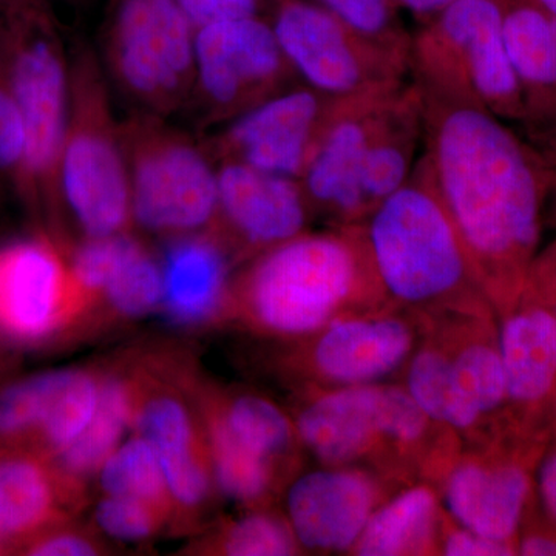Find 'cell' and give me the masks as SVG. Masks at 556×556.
<instances>
[{"label":"cell","mask_w":556,"mask_h":556,"mask_svg":"<svg viewBox=\"0 0 556 556\" xmlns=\"http://www.w3.org/2000/svg\"><path fill=\"white\" fill-rule=\"evenodd\" d=\"M424 94V156L479 285L503 317L517 306L546 226L552 169L517 127Z\"/></svg>","instance_id":"cell-1"},{"label":"cell","mask_w":556,"mask_h":556,"mask_svg":"<svg viewBox=\"0 0 556 556\" xmlns=\"http://www.w3.org/2000/svg\"><path fill=\"white\" fill-rule=\"evenodd\" d=\"M390 305L358 223L308 230L244 262L230 281L225 316L274 342Z\"/></svg>","instance_id":"cell-2"},{"label":"cell","mask_w":556,"mask_h":556,"mask_svg":"<svg viewBox=\"0 0 556 556\" xmlns=\"http://www.w3.org/2000/svg\"><path fill=\"white\" fill-rule=\"evenodd\" d=\"M289 415L320 466L365 467L402 484L441 485L464 445L401 382L294 394Z\"/></svg>","instance_id":"cell-3"},{"label":"cell","mask_w":556,"mask_h":556,"mask_svg":"<svg viewBox=\"0 0 556 556\" xmlns=\"http://www.w3.org/2000/svg\"><path fill=\"white\" fill-rule=\"evenodd\" d=\"M424 152V150H422ZM388 302L427 316L493 313L426 156L362 223Z\"/></svg>","instance_id":"cell-4"},{"label":"cell","mask_w":556,"mask_h":556,"mask_svg":"<svg viewBox=\"0 0 556 556\" xmlns=\"http://www.w3.org/2000/svg\"><path fill=\"white\" fill-rule=\"evenodd\" d=\"M0 67L20 109L25 161L20 195L61 215L58 166L67 126L72 54L47 0H0Z\"/></svg>","instance_id":"cell-5"},{"label":"cell","mask_w":556,"mask_h":556,"mask_svg":"<svg viewBox=\"0 0 556 556\" xmlns=\"http://www.w3.org/2000/svg\"><path fill=\"white\" fill-rule=\"evenodd\" d=\"M401 383L464 445L500 431L507 422V393L496 314L428 316Z\"/></svg>","instance_id":"cell-6"},{"label":"cell","mask_w":556,"mask_h":556,"mask_svg":"<svg viewBox=\"0 0 556 556\" xmlns=\"http://www.w3.org/2000/svg\"><path fill=\"white\" fill-rule=\"evenodd\" d=\"M108 76L90 50L72 51L67 126L58 166L61 214L84 237L127 232L130 179L121 124L110 104Z\"/></svg>","instance_id":"cell-7"},{"label":"cell","mask_w":556,"mask_h":556,"mask_svg":"<svg viewBox=\"0 0 556 556\" xmlns=\"http://www.w3.org/2000/svg\"><path fill=\"white\" fill-rule=\"evenodd\" d=\"M409 73L420 91L485 110L518 127L521 89L503 35V0H463L412 36Z\"/></svg>","instance_id":"cell-8"},{"label":"cell","mask_w":556,"mask_h":556,"mask_svg":"<svg viewBox=\"0 0 556 556\" xmlns=\"http://www.w3.org/2000/svg\"><path fill=\"white\" fill-rule=\"evenodd\" d=\"M199 412L215 484L244 508L269 507L303 468L291 415L249 390H204Z\"/></svg>","instance_id":"cell-9"},{"label":"cell","mask_w":556,"mask_h":556,"mask_svg":"<svg viewBox=\"0 0 556 556\" xmlns=\"http://www.w3.org/2000/svg\"><path fill=\"white\" fill-rule=\"evenodd\" d=\"M427 325V314L394 305L338 318L309 334L274 340L270 368L294 394L401 382Z\"/></svg>","instance_id":"cell-10"},{"label":"cell","mask_w":556,"mask_h":556,"mask_svg":"<svg viewBox=\"0 0 556 556\" xmlns=\"http://www.w3.org/2000/svg\"><path fill=\"white\" fill-rule=\"evenodd\" d=\"M129 167L131 218L174 240L214 229L217 161L166 118L135 113L121 124Z\"/></svg>","instance_id":"cell-11"},{"label":"cell","mask_w":556,"mask_h":556,"mask_svg":"<svg viewBox=\"0 0 556 556\" xmlns=\"http://www.w3.org/2000/svg\"><path fill=\"white\" fill-rule=\"evenodd\" d=\"M195 33L177 0H116L105 28V76L137 113L167 119L192 102Z\"/></svg>","instance_id":"cell-12"},{"label":"cell","mask_w":556,"mask_h":556,"mask_svg":"<svg viewBox=\"0 0 556 556\" xmlns=\"http://www.w3.org/2000/svg\"><path fill=\"white\" fill-rule=\"evenodd\" d=\"M551 434V430L507 426L484 441L463 445L439 485L450 517L517 548L519 527L533 501L538 464Z\"/></svg>","instance_id":"cell-13"},{"label":"cell","mask_w":556,"mask_h":556,"mask_svg":"<svg viewBox=\"0 0 556 556\" xmlns=\"http://www.w3.org/2000/svg\"><path fill=\"white\" fill-rule=\"evenodd\" d=\"M274 33L299 83L331 98L405 80L409 62L358 36L317 3L283 0Z\"/></svg>","instance_id":"cell-14"},{"label":"cell","mask_w":556,"mask_h":556,"mask_svg":"<svg viewBox=\"0 0 556 556\" xmlns=\"http://www.w3.org/2000/svg\"><path fill=\"white\" fill-rule=\"evenodd\" d=\"M295 75L273 25L257 16L207 25L195 33L192 102L201 119L225 124L278 91Z\"/></svg>","instance_id":"cell-15"},{"label":"cell","mask_w":556,"mask_h":556,"mask_svg":"<svg viewBox=\"0 0 556 556\" xmlns=\"http://www.w3.org/2000/svg\"><path fill=\"white\" fill-rule=\"evenodd\" d=\"M404 83L329 101L299 178L314 218L324 219L329 228L358 225L367 218L358 190L362 160L383 109Z\"/></svg>","instance_id":"cell-16"},{"label":"cell","mask_w":556,"mask_h":556,"mask_svg":"<svg viewBox=\"0 0 556 556\" xmlns=\"http://www.w3.org/2000/svg\"><path fill=\"white\" fill-rule=\"evenodd\" d=\"M405 485L365 467L317 464L287 486L283 514L303 551L350 555L375 511Z\"/></svg>","instance_id":"cell-17"},{"label":"cell","mask_w":556,"mask_h":556,"mask_svg":"<svg viewBox=\"0 0 556 556\" xmlns=\"http://www.w3.org/2000/svg\"><path fill=\"white\" fill-rule=\"evenodd\" d=\"M89 305L68 260L49 237L0 247V329L10 339L38 343L54 338Z\"/></svg>","instance_id":"cell-18"},{"label":"cell","mask_w":556,"mask_h":556,"mask_svg":"<svg viewBox=\"0 0 556 556\" xmlns=\"http://www.w3.org/2000/svg\"><path fill=\"white\" fill-rule=\"evenodd\" d=\"M218 214L214 232L237 263L308 232V200L298 178L217 161Z\"/></svg>","instance_id":"cell-19"},{"label":"cell","mask_w":556,"mask_h":556,"mask_svg":"<svg viewBox=\"0 0 556 556\" xmlns=\"http://www.w3.org/2000/svg\"><path fill=\"white\" fill-rule=\"evenodd\" d=\"M331 98L298 83L225 123L212 142L215 161L300 178Z\"/></svg>","instance_id":"cell-20"},{"label":"cell","mask_w":556,"mask_h":556,"mask_svg":"<svg viewBox=\"0 0 556 556\" xmlns=\"http://www.w3.org/2000/svg\"><path fill=\"white\" fill-rule=\"evenodd\" d=\"M131 427L159 453L174 503V515L197 517L214 495V473L203 424L193 415L185 394L152 375L130 378Z\"/></svg>","instance_id":"cell-21"},{"label":"cell","mask_w":556,"mask_h":556,"mask_svg":"<svg viewBox=\"0 0 556 556\" xmlns=\"http://www.w3.org/2000/svg\"><path fill=\"white\" fill-rule=\"evenodd\" d=\"M497 324L507 422L525 430H551L556 397V316L546 306L521 298Z\"/></svg>","instance_id":"cell-22"},{"label":"cell","mask_w":556,"mask_h":556,"mask_svg":"<svg viewBox=\"0 0 556 556\" xmlns=\"http://www.w3.org/2000/svg\"><path fill=\"white\" fill-rule=\"evenodd\" d=\"M233 263L214 230L172 240L161 262V305L167 316L182 327H197L226 314Z\"/></svg>","instance_id":"cell-23"},{"label":"cell","mask_w":556,"mask_h":556,"mask_svg":"<svg viewBox=\"0 0 556 556\" xmlns=\"http://www.w3.org/2000/svg\"><path fill=\"white\" fill-rule=\"evenodd\" d=\"M420 149L424 94L415 83H404L383 109L362 160L358 190L367 218L408 181L420 159Z\"/></svg>","instance_id":"cell-24"},{"label":"cell","mask_w":556,"mask_h":556,"mask_svg":"<svg viewBox=\"0 0 556 556\" xmlns=\"http://www.w3.org/2000/svg\"><path fill=\"white\" fill-rule=\"evenodd\" d=\"M445 517L439 485L402 486L375 511L350 555L439 556Z\"/></svg>","instance_id":"cell-25"},{"label":"cell","mask_w":556,"mask_h":556,"mask_svg":"<svg viewBox=\"0 0 556 556\" xmlns=\"http://www.w3.org/2000/svg\"><path fill=\"white\" fill-rule=\"evenodd\" d=\"M65 501L72 500L46 457L17 452L0 456V554L46 532Z\"/></svg>","instance_id":"cell-26"},{"label":"cell","mask_w":556,"mask_h":556,"mask_svg":"<svg viewBox=\"0 0 556 556\" xmlns=\"http://www.w3.org/2000/svg\"><path fill=\"white\" fill-rule=\"evenodd\" d=\"M503 35L522 94L525 129L546 104L554 73L552 17L533 0H503Z\"/></svg>","instance_id":"cell-27"},{"label":"cell","mask_w":556,"mask_h":556,"mask_svg":"<svg viewBox=\"0 0 556 556\" xmlns=\"http://www.w3.org/2000/svg\"><path fill=\"white\" fill-rule=\"evenodd\" d=\"M131 407L130 378L112 375L101 379L100 402L89 427L61 455L51 459V467L72 501L79 495L84 482L94 477L119 447L121 438L131 424Z\"/></svg>","instance_id":"cell-28"},{"label":"cell","mask_w":556,"mask_h":556,"mask_svg":"<svg viewBox=\"0 0 556 556\" xmlns=\"http://www.w3.org/2000/svg\"><path fill=\"white\" fill-rule=\"evenodd\" d=\"M105 495L130 497L156 508L167 521L174 517V503L159 453L148 439L124 442L100 470Z\"/></svg>","instance_id":"cell-29"},{"label":"cell","mask_w":556,"mask_h":556,"mask_svg":"<svg viewBox=\"0 0 556 556\" xmlns=\"http://www.w3.org/2000/svg\"><path fill=\"white\" fill-rule=\"evenodd\" d=\"M101 379L86 369H67L35 442L43 457H56L89 427L98 402Z\"/></svg>","instance_id":"cell-30"},{"label":"cell","mask_w":556,"mask_h":556,"mask_svg":"<svg viewBox=\"0 0 556 556\" xmlns=\"http://www.w3.org/2000/svg\"><path fill=\"white\" fill-rule=\"evenodd\" d=\"M101 299L123 317L148 316L163 300V270L144 243L127 236Z\"/></svg>","instance_id":"cell-31"},{"label":"cell","mask_w":556,"mask_h":556,"mask_svg":"<svg viewBox=\"0 0 556 556\" xmlns=\"http://www.w3.org/2000/svg\"><path fill=\"white\" fill-rule=\"evenodd\" d=\"M211 551L230 556L302 555L294 530L285 514L273 507L248 508L243 517L232 519L211 540Z\"/></svg>","instance_id":"cell-32"},{"label":"cell","mask_w":556,"mask_h":556,"mask_svg":"<svg viewBox=\"0 0 556 556\" xmlns=\"http://www.w3.org/2000/svg\"><path fill=\"white\" fill-rule=\"evenodd\" d=\"M67 369L40 372L17 380L0 391V445L14 447L35 442L49 413L51 401Z\"/></svg>","instance_id":"cell-33"},{"label":"cell","mask_w":556,"mask_h":556,"mask_svg":"<svg viewBox=\"0 0 556 556\" xmlns=\"http://www.w3.org/2000/svg\"><path fill=\"white\" fill-rule=\"evenodd\" d=\"M317 5L329 11L368 42L409 62L412 36L399 20L393 0H317Z\"/></svg>","instance_id":"cell-34"},{"label":"cell","mask_w":556,"mask_h":556,"mask_svg":"<svg viewBox=\"0 0 556 556\" xmlns=\"http://www.w3.org/2000/svg\"><path fill=\"white\" fill-rule=\"evenodd\" d=\"M94 519L105 535L121 541L149 540L167 519L156 508L130 497L105 495L94 510Z\"/></svg>","instance_id":"cell-35"},{"label":"cell","mask_w":556,"mask_h":556,"mask_svg":"<svg viewBox=\"0 0 556 556\" xmlns=\"http://www.w3.org/2000/svg\"><path fill=\"white\" fill-rule=\"evenodd\" d=\"M24 161V123L0 67V186H10L20 192Z\"/></svg>","instance_id":"cell-36"},{"label":"cell","mask_w":556,"mask_h":556,"mask_svg":"<svg viewBox=\"0 0 556 556\" xmlns=\"http://www.w3.org/2000/svg\"><path fill=\"white\" fill-rule=\"evenodd\" d=\"M517 555L511 544L490 540L475 530L460 526L455 519L445 517L442 526L439 556H510Z\"/></svg>","instance_id":"cell-37"},{"label":"cell","mask_w":556,"mask_h":556,"mask_svg":"<svg viewBox=\"0 0 556 556\" xmlns=\"http://www.w3.org/2000/svg\"><path fill=\"white\" fill-rule=\"evenodd\" d=\"M195 30L207 25L257 16L260 0H177Z\"/></svg>","instance_id":"cell-38"},{"label":"cell","mask_w":556,"mask_h":556,"mask_svg":"<svg viewBox=\"0 0 556 556\" xmlns=\"http://www.w3.org/2000/svg\"><path fill=\"white\" fill-rule=\"evenodd\" d=\"M521 298L546 306L556 316V240L538 251L527 274Z\"/></svg>","instance_id":"cell-39"},{"label":"cell","mask_w":556,"mask_h":556,"mask_svg":"<svg viewBox=\"0 0 556 556\" xmlns=\"http://www.w3.org/2000/svg\"><path fill=\"white\" fill-rule=\"evenodd\" d=\"M25 554L36 556L98 555L100 546L93 538L76 530H50L28 541Z\"/></svg>","instance_id":"cell-40"},{"label":"cell","mask_w":556,"mask_h":556,"mask_svg":"<svg viewBox=\"0 0 556 556\" xmlns=\"http://www.w3.org/2000/svg\"><path fill=\"white\" fill-rule=\"evenodd\" d=\"M554 30L555 61L552 73L551 90H548L546 104L529 126L521 130L522 137L530 142L546 159L548 166L556 159V20L552 17Z\"/></svg>","instance_id":"cell-41"},{"label":"cell","mask_w":556,"mask_h":556,"mask_svg":"<svg viewBox=\"0 0 556 556\" xmlns=\"http://www.w3.org/2000/svg\"><path fill=\"white\" fill-rule=\"evenodd\" d=\"M530 507L519 527L517 555L556 556V522L546 514L543 519L536 518Z\"/></svg>","instance_id":"cell-42"},{"label":"cell","mask_w":556,"mask_h":556,"mask_svg":"<svg viewBox=\"0 0 556 556\" xmlns=\"http://www.w3.org/2000/svg\"><path fill=\"white\" fill-rule=\"evenodd\" d=\"M397 9H405L428 21L463 0H393Z\"/></svg>","instance_id":"cell-43"},{"label":"cell","mask_w":556,"mask_h":556,"mask_svg":"<svg viewBox=\"0 0 556 556\" xmlns=\"http://www.w3.org/2000/svg\"><path fill=\"white\" fill-rule=\"evenodd\" d=\"M552 178L551 188H548V195L546 201V226L556 229V159L551 164Z\"/></svg>","instance_id":"cell-44"},{"label":"cell","mask_w":556,"mask_h":556,"mask_svg":"<svg viewBox=\"0 0 556 556\" xmlns=\"http://www.w3.org/2000/svg\"><path fill=\"white\" fill-rule=\"evenodd\" d=\"M544 13H547L548 16L555 17L556 20V0H533Z\"/></svg>","instance_id":"cell-45"},{"label":"cell","mask_w":556,"mask_h":556,"mask_svg":"<svg viewBox=\"0 0 556 556\" xmlns=\"http://www.w3.org/2000/svg\"><path fill=\"white\" fill-rule=\"evenodd\" d=\"M551 430L552 431H556V397H555V401H554V405H552Z\"/></svg>","instance_id":"cell-46"},{"label":"cell","mask_w":556,"mask_h":556,"mask_svg":"<svg viewBox=\"0 0 556 556\" xmlns=\"http://www.w3.org/2000/svg\"><path fill=\"white\" fill-rule=\"evenodd\" d=\"M47 2H51V0H47Z\"/></svg>","instance_id":"cell-47"},{"label":"cell","mask_w":556,"mask_h":556,"mask_svg":"<svg viewBox=\"0 0 556 556\" xmlns=\"http://www.w3.org/2000/svg\"><path fill=\"white\" fill-rule=\"evenodd\" d=\"M281 2H283V0H281Z\"/></svg>","instance_id":"cell-48"}]
</instances>
